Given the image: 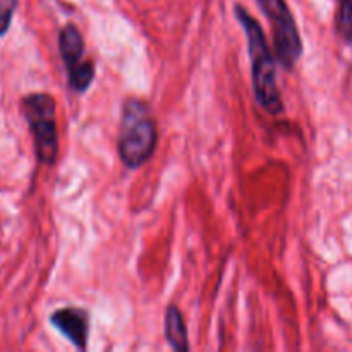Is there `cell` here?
<instances>
[{
    "mask_svg": "<svg viewBox=\"0 0 352 352\" xmlns=\"http://www.w3.org/2000/svg\"><path fill=\"white\" fill-rule=\"evenodd\" d=\"M236 17L248 38V54H250L251 60V74H253V89L256 102L268 113L278 116L284 112V102H282L277 78H275L277 72H275L274 55L268 47L263 28L241 6H236Z\"/></svg>",
    "mask_w": 352,
    "mask_h": 352,
    "instance_id": "1",
    "label": "cell"
},
{
    "mask_svg": "<svg viewBox=\"0 0 352 352\" xmlns=\"http://www.w3.org/2000/svg\"><path fill=\"white\" fill-rule=\"evenodd\" d=\"M158 131L146 102L131 98L124 103L119 134V157L127 168H138L153 157Z\"/></svg>",
    "mask_w": 352,
    "mask_h": 352,
    "instance_id": "2",
    "label": "cell"
},
{
    "mask_svg": "<svg viewBox=\"0 0 352 352\" xmlns=\"http://www.w3.org/2000/svg\"><path fill=\"white\" fill-rule=\"evenodd\" d=\"M21 112L33 136L36 160L48 167L55 165L58 157L55 100L48 93H31L21 100Z\"/></svg>",
    "mask_w": 352,
    "mask_h": 352,
    "instance_id": "3",
    "label": "cell"
},
{
    "mask_svg": "<svg viewBox=\"0 0 352 352\" xmlns=\"http://www.w3.org/2000/svg\"><path fill=\"white\" fill-rule=\"evenodd\" d=\"M256 2L270 21L274 48L278 62L285 69H292L302 54V41L287 2L285 0H256Z\"/></svg>",
    "mask_w": 352,
    "mask_h": 352,
    "instance_id": "4",
    "label": "cell"
},
{
    "mask_svg": "<svg viewBox=\"0 0 352 352\" xmlns=\"http://www.w3.org/2000/svg\"><path fill=\"white\" fill-rule=\"evenodd\" d=\"M58 54L67 71V81L76 93H85L95 79V65L85 60V40L74 24H67L58 33Z\"/></svg>",
    "mask_w": 352,
    "mask_h": 352,
    "instance_id": "5",
    "label": "cell"
},
{
    "mask_svg": "<svg viewBox=\"0 0 352 352\" xmlns=\"http://www.w3.org/2000/svg\"><path fill=\"white\" fill-rule=\"evenodd\" d=\"M50 323L78 349H86L89 333V315L82 308H62L50 316Z\"/></svg>",
    "mask_w": 352,
    "mask_h": 352,
    "instance_id": "6",
    "label": "cell"
},
{
    "mask_svg": "<svg viewBox=\"0 0 352 352\" xmlns=\"http://www.w3.org/2000/svg\"><path fill=\"white\" fill-rule=\"evenodd\" d=\"M165 336H167L168 344L175 351H188V329H186L184 318L177 306H168L165 313Z\"/></svg>",
    "mask_w": 352,
    "mask_h": 352,
    "instance_id": "7",
    "label": "cell"
},
{
    "mask_svg": "<svg viewBox=\"0 0 352 352\" xmlns=\"http://www.w3.org/2000/svg\"><path fill=\"white\" fill-rule=\"evenodd\" d=\"M339 14H337V30L344 40H352V0H337Z\"/></svg>",
    "mask_w": 352,
    "mask_h": 352,
    "instance_id": "8",
    "label": "cell"
},
{
    "mask_svg": "<svg viewBox=\"0 0 352 352\" xmlns=\"http://www.w3.org/2000/svg\"><path fill=\"white\" fill-rule=\"evenodd\" d=\"M17 0H0V36L7 34L14 12H16Z\"/></svg>",
    "mask_w": 352,
    "mask_h": 352,
    "instance_id": "9",
    "label": "cell"
}]
</instances>
